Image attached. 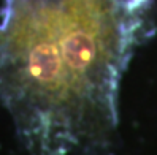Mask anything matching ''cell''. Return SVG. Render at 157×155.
Instances as JSON below:
<instances>
[{"label":"cell","mask_w":157,"mask_h":155,"mask_svg":"<svg viewBox=\"0 0 157 155\" xmlns=\"http://www.w3.org/2000/svg\"><path fill=\"white\" fill-rule=\"evenodd\" d=\"M154 0H2L0 103L30 155H97Z\"/></svg>","instance_id":"6da1fadb"}]
</instances>
